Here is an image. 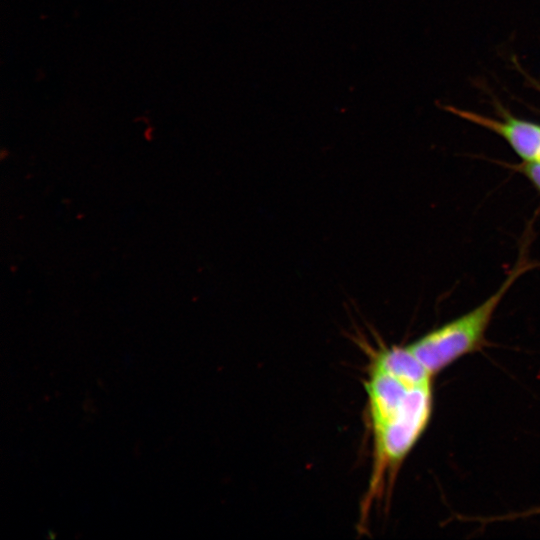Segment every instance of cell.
I'll return each instance as SVG.
<instances>
[{"label":"cell","instance_id":"obj_1","mask_svg":"<svg viewBox=\"0 0 540 540\" xmlns=\"http://www.w3.org/2000/svg\"><path fill=\"white\" fill-rule=\"evenodd\" d=\"M365 389L374 440L371 498L391 487L402 462L427 428L433 411V380L417 381L371 368Z\"/></svg>","mask_w":540,"mask_h":540},{"label":"cell","instance_id":"obj_2","mask_svg":"<svg viewBox=\"0 0 540 540\" xmlns=\"http://www.w3.org/2000/svg\"><path fill=\"white\" fill-rule=\"evenodd\" d=\"M540 266L522 256L501 286L480 305L407 345L433 376L486 344L485 334L502 298L528 270Z\"/></svg>","mask_w":540,"mask_h":540},{"label":"cell","instance_id":"obj_3","mask_svg":"<svg viewBox=\"0 0 540 540\" xmlns=\"http://www.w3.org/2000/svg\"><path fill=\"white\" fill-rule=\"evenodd\" d=\"M442 108L503 138L521 158V162H540V124L520 119L500 105L496 106L497 118L451 105Z\"/></svg>","mask_w":540,"mask_h":540},{"label":"cell","instance_id":"obj_4","mask_svg":"<svg viewBox=\"0 0 540 540\" xmlns=\"http://www.w3.org/2000/svg\"><path fill=\"white\" fill-rule=\"evenodd\" d=\"M513 168L524 175L540 193V162H521L514 165Z\"/></svg>","mask_w":540,"mask_h":540}]
</instances>
